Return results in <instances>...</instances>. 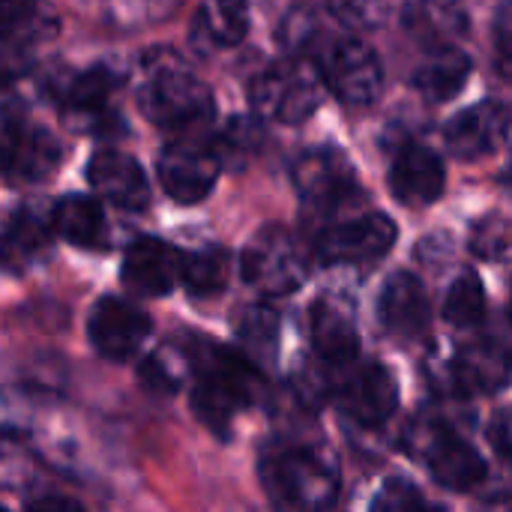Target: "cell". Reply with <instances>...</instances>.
Returning a JSON list of instances; mask_svg holds the SVG:
<instances>
[{
  "instance_id": "obj_1",
  "label": "cell",
  "mask_w": 512,
  "mask_h": 512,
  "mask_svg": "<svg viewBox=\"0 0 512 512\" xmlns=\"http://www.w3.org/2000/svg\"><path fill=\"white\" fill-rule=\"evenodd\" d=\"M135 99L141 114L168 132H192L216 111L210 87L171 48H150L141 54Z\"/></svg>"
},
{
  "instance_id": "obj_2",
  "label": "cell",
  "mask_w": 512,
  "mask_h": 512,
  "mask_svg": "<svg viewBox=\"0 0 512 512\" xmlns=\"http://www.w3.org/2000/svg\"><path fill=\"white\" fill-rule=\"evenodd\" d=\"M189 360L198 372L192 408L210 432L225 435L234 417L261 399L264 378L246 354L210 342H198Z\"/></svg>"
},
{
  "instance_id": "obj_3",
  "label": "cell",
  "mask_w": 512,
  "mask_h": 512,
  "mask_svg": "<svg viewBox=\"0 0 512 512\" xmlns=\"http://www.w3.org/2000/svg\"><path fill=\"white\" fill-rule=\"evenodd\" d=\"M261 480L282 512H327L339 495L333 459L315 447H294L264 459Z\"/></svg>"
},
{
  "instance_id": "obj_4",
  "label": "cell",
  "mask_w": 512,
  "mask_h": 512,
  "mask_svg": "<svg viewBox=\"0 0 512 512\" xmlns=\"http://www.w3.org/2000/svg\"><path fill=\"white\" fill-rule=\"evenodd\" d=\"M321 72L312 57H288L255 75L249 96L264 120L297 126L321 105Z\"/></svg>"
},
{
  "instance_id": "obj_5",
  "label": "cell",
  "mask_w": 512,
  "mask_h": 512,
  "mask_svg": "<svg viewBox=\"0 0 512 512\" xmlns=\"http://www.w3.org/2000/svg\"><path fill=\"white\" fill-rule=\"evenodd\" d=\"M60 159L57 138L33 126L15 96L0 90V174L15 183H39L57 171Z\"/></svg>"
},
{
  "instance_id": "obj_6",
  "label": "cell",
  "mask_w": 512,
  "mask_h": 512,
  "mask_svg": "<svg viewBox=\"0 0 512 512\" xmlns=\"http://www.w3.org/2000/svg\"><path fill=\"white\" fill-rule=\"evenodd\" d=\"M240 273L264 297H288L309 279V258L288 228L267 225L246 243Z\"/></svg>"
},
{
  "instance_id": "obj_7",
  "label": "cell",
  "mask_w": 512,
  "mask_h": 512,
  "mask_svg": "<svg viewBox=\"0 0 512 512\" xmlns=\"http://www.w3.org/2000/svg\"><path fill=\"white\" fill-rule=\"evenodd\" d=\"M321 81L348 105H372L384 90L378 54L357 36L333 33L315 54Z\"/></svg>"
},
{
  "instance_id": "obj_8",
  "label": "cell",
  "mask_w": 512,
  "mask_h": 512,
  "mask_svg": "<svg viewBox=\"0 0 512 512\" xmlns=\"http://www.w3.org/2000/svg\"><path fill=\"white\" fill-rule=\"evenodd\" d=\"M399 228L384 213H363L327 225L318 234L315 252L327 267H372L390 255Z\"/></svg>"
},
{
  "instance_id": "obj_9",
  "label": "cell",
  "mask_w": 512,
  "mask_h": 512,
  "mask_svg": "<svg viewBox=\"0 0 512 512\" xmlns=\"http://www.w3.org/2000/svg\"><path fill=\"white\" fill-rule=\"evenodd\" d=\"M294 186L318 213L342 210L360 198V183L351 162L333 147L303 153L294 165Z\"/></svg>"
},
{
  "instance_id": "obj_10",
  "label": "cell",
  "mask_w": 512,
  "mask_h": 512,
  "mask_svg": "<svg viewBox=\"0 0 512 512\" xmlns=\"http://www.w3.org/2000/svg\"><path fill=\"white\" fill-rule=\"evenodd\" d=\"M150 327V315L123 297H102L87 321L93 348L111 363H129L144 348Z\"/></svg>"
},
{
  "instance_id": "obj_11",
  "label": "cell",
  "mask_w": 512,
  "mask_h": 512,
  "mask_svg": "<svg viewBox=\"0 0 512 512\" xmlns=\"http://www.w3.org/2000/svg\"><path fill=\"white\" fill-rule=\"evenodd\" d=\"M222 171L213 147L177 141L159 156V183L177 204H198L210 195Z\"/></svg>"
},
{
  "instance_id": "obj_12",
  "label": "cell",
  "mask_w": 512,
  "mask_h": 512,
  "mask_svg": "<svg viewBox=\"0 0 512 512\" xmlns=\"http://www.w3.org/2000/svg\"><path fill=\"white\" fill-rule=\"evenodd\" d=\"M423 435L417 438V450L426 456L429 471L435 474V480L453 492H468L477 489L489 468L486 459L462 438H456L444 423L435 426H423Z\"/></svg>"
},
{
  "instance_id": "obj_13",
  "label": "cell",
  "mask_w": 512,
  "mask_h": 512,
  "mask_svg": "<svg viewBox=\"0 0 512 512\" xmlns=\"http://www.w3.org/2000/svg\"><path fill=\"white\" fill-rule=\"evenodd\" d=\"M186 255L165 240L141 237L123 255V285L141 297H165L183 279Z\"/></svg>"
},
{
  "instance_id": "obj_14",
  "label": "cell",
  "mask_w": 512,
  "mask_h": 512,
  "mask_svg": "<svg viewBox=\"0 0 512 512\" xmlns=\"http://www.w3.org/2000/svg\"><path fill=\"white\" fill-rule=\"evenodd\" d=\"M312 348L324 369H345L357 360L360 333L354 306L345 297H321L312 306Z\"/></svg>"
},
{
  "instance_id": "obj_15",
  "label": "cell",
  "mask_w": 512,
  "mask_h": 512,
  "mask_svg": "<svg viewBox=\"0 0 512 512\" xmlns=\"http://www.w3.org/2000/svg\"><path fill=\"white\" fill-rule=\"evenodd\" d=\"M512 129V111L504 102H477L465 111H459L450 123H447V147L459 156V159H483L489 153H495Z\"/></svg>"
},
{
  "instance_id": "obj_16",
  "label": "cell",
  "mask_w": 512,
  "mask_h": 512,
  "mask_svg": "<svg viewBox=\"0 0 512 512\" xmlns=\"http://www.w3.org/2000/svg\"><path fill=\"white\" fill-rule=\"evenodd\" d=\"M87 183L123 210H144L150 204V183L138 159L120 150H99L87 162Z\"/></svg>"
},
{
  "instance_id": "obj_17",
  "label": "cell",
  "mask_w": 512,
  "mask_h": 512,
  "mask_svg": "<svg viewBox=\"0 0 512 512\" xmlns=\"http://www.w3.org/2000/svg\"><path fill=\"white\" fill-rule=\"evenodd\" d=\"M447 171L435 150L423 144H408L393 168H390V189L408 207H429L444 195Z\"/></svg>"
},
{
  "instance_id": "obj_18",
  "label": "cell",
  "mask_w": 512,
  "mask_h": 512,
  "mask_svg": "<svg viewBox=\"0 0 512 512\" xmlns=\"http://www.w3.org/2000/svg\"><path fill=\"white\" fill-rule=\"evenodd\" d=\"M342 405L360 426H384L399 408L396 378L381 366H360L342 387Z\"/></svg>"
},
{
  "instance_id": "obj_19",
  "label": "cell",
  "mask_w": 512,
  "mask_h": 512,
  "mask_svg": "<svg viewBox=\"0 0 512 512\" xmlns=\"http://www.w3.org/2000/svg\"><path fill=\"white\" fill-rule=\"evenodd\" d=\"M378 315L387 333L396 339L414 342L426 336L429 330V300L417 276L411 273H393L381 291Z\"/></svg>"
},
{
  "instance_id": "obj_20",
  "label": "cell",
  "mask_w": 512,
  "mask_h": 512,
  "mask_svg": "<svg viewBox=\"0 0 512 512\" xmlns=\"http://www.w3.org/2000/svg\"><path fill=\"white\" fill-rule=\"evenodd\" d=\"M512 375V357L495 342H474L462 348L450 363V378L465 396L498 393Z\"/></svg>"
},
{
  "instance_id": "obj_21",
  "label": "cell",
  "mask_w": 512,
  "mask_h": 512,
  "mask_svg": "<svg viewBox=\"0 0 512 512\" xmlns=\"http://www.w3.org/2000/svg\"><path fill=\"white\" fill-rule=\"evenodd\" d=\"M114 75L105 66H90L81 72H72L57 87V102L72 123H81L84 129L99 126L108 117L111 93H114Z\"/></svg>"
},
{
  "instance_id": "obj_22",
  "label": "cell",
  "mask_w": 512,
  "mask_h": 512,
  "mask_svg": "<svg viewBox=\"0 0 512 512\" xmlns=\"http://www.w3.org/2000/svg\"><path fill=\"white\" fill-rule=\"evenodd\" d=\"M51 216H36L30 210L12 213L0 222V267L9 273H21L33 267L51 246Z\"/></svg>"
},
{
  "instance_id": "obj_23",
  "label": "cell",
  "mask_w": 512,
  "mask_h": 512,
  "mask_svg": "<svg viewBox=\"0 0 512 512\" xmlns=\"http://www.w3.org/2000/svg\"><path fill=\"white\" fill-rule=\"evenodd\" d=\"M51 231L81 249H99L108 240V219L99 201L87 195H69L51 210Z\"/></svg>"
},
{
  "instance_id": "obj_24",
  "label": "cell",
  "mask_w": 512,
  "mask_h": 512,
  "mask_svg": "<svg viewBox=\"0 0 512 512\" xmlns=\"http://www.w3.org/2000/svg\"><path fill=\"white\" fill-rule=\"evenodd\" d=\"M471 75V57L459 51L456 45L429 48L426 60L414 69V87L429 102H447L453 99Z\"/></svg>"
},
{
  "instance_id": "obj_25",
  "label": "cell",
  "mask_w": 512,
  "mask_h": 512,
  "mask_svg": "<svg viewBox=\"0 0 512 512\" xmlns=\"http://www.w3.org/2000/svg\"><path fill=\"white\" fill-rule=\"evenodd\" d=\"M249 30V12L240 3H207L198 9L195 36L210 45H237Z\"/></svg>"
},
{
  "instance_id": "obj_26",
  "label": "cell",
  "mask_w": 512,
  "mask_h": 512,
  "mask_svg": "<svg viewBox=\"0 0 512 512\" xmlns=\"http://www.w3.org/2000/svg\"><path fill=\"white\" fill-rule=\"evenodd\" d=\"M231 276V258L225 249L213 246V249H201L186 255L183 261V285L195 294V297H213L222 294Z\"/></svg>"
},
{
  "instance_id": "obj_27",
  "label": "cell",
  "mask_w": 512,
  "mask_h": 512,
  "mask_svg": "<svg viewBox=\"0 0 512 512\" xmlns=\"http://www.w3.org/2000/svg\"><path fill=\"white\" fill-rule=\"evenodd\" d=\"M237 336L246 348V357L258 366L261 360H270L276 354V342H279V315L264 306H246L237 324Z\"/></svg>"
},
{
  "instance_id": "obj_28",
  "label": "cell",
  "mask_w": 512,
  "mask_h": 512,
  "mask_svg": "<svg viewBox=\"0 0 512 512\" xmlns=\"http://www.w3.org/2000/svg\"><path fill=\"white\" fill-rule=\"evenodd\" d=\"M465 27H468V18L456 6H411L408 9V30L432 42V48L450 45V39L459 36Z\"/></svg>"
},
{
  "instance_id": "obj_29",
  "label": "cell",
  "mask_w": 512,
  "mask_h": 512,
  "mask_svg": "<svg viewBox=\"0 0 512 512\" xmlns=\"http://www.w3.org/2000/svg\"><path fill=\"white\" fill-rule=\"evenodd\" d=\"M486 315V291H483V282L474 276V273H462L453 288L447 291V300H444V318L453 324V327H474L480 324Z\"/></svg>"
},
{
  "instance_id": "obj_30",
  "label": "cell",
  "mask_w": 512,
  "mask_h": 512,
  "mask_svg": "<svg viewBox=\"0 0 512 512\" xmlns=\"http://www.w3.org/2000/svg\"><path fill=\"white\" fill-rule=\"evenodd\" d=\"M192 372V360L189 351H177V348H159L156 354H150L141 366V381L156 390V393H177L186 378Z\"/></svg>"
},
{
  "instance_id": "obj_31",
  "label": "cell",
  "mask_w": 512,
  "mask_h": 512,
  "mask_svg": "<svg viewBox=\"0 0 512 512\" xmlns=\"http://www.w3.org/2000/svg\"><path fill=\"white\" fill-rule=\"evenodd\" d=\"M264 144V132L255 120L249 117H234L222 135H219V147H213V153L219 156V162H237L243 165L246 159H252Z\"/></svg>"
},
{
  "instance_id": "obj_32",
  "label": "cell",
  "mask_w": 512,
  "mask_h": 512,
  "mask_svg": "<svg viewBox=\"0 0 512 512\" xmlns=\"http://www.w3.org/2000/svg\"><path fill=\"white\" fill-rule=\"evenodd\" d=\"M471 249L474 255L486 261H512V222L492 213L483 216L471 231Z\"/></svg>"
},
{
  "instance_id": "obj_33",
  "label": "cell",
  "mask_w": 512,
  "mask_h": 512,
  "mask_svg": "<svg viewBox=\"0 0 512 512\" xmlns=\"http://www.w3.org/2000/svg\"><path fill=\"white\" fill-rule=\"evenodd\" d=\"M372 512H435V510H432V504L426 501V495H423L414 483H408V480H402V477H393V480H387V483L381 486V492L375 495V501H372Z\"/></svg>"
},
{
  "instance_id": "obj_34",
  "label": "cell",
  "mask_w": 512,
  "mask_h": 512,
  "mask_svg": "<svg viewBox=\"0 0 512 512\" xmlns=\"http://www.w3.org/2000/svg\"><path fill=\"white\" fill-rule=\"evenodd\" d=\"M36 15L33 3H0V39L21 36Z\"/></svg>"
},
{
  "instance_id": "obj_35",
  "label": "cell",
  "mask_w": 512,
  "mask_h": 512,
  "mask_svg": "<svg viewBox=\"0 0 512 512\" xmlns=\"http://www.w3.org/2000/svg\"><path fill=\"white\" fill-rule=\"evenodd\" d=\"M495 45H498L501 72L512 81V3L498 9V18H495Z\"/></svg>"
},
{
  "instance_id": "obj_36",
  "label": "cell",
  "mask_w": 512,
  "mask_h": 512,
  "mask_svg": "<svg viewBox=\"0 0 512 512\" xmlns=\"http://www.w3.org/2000/svg\"><path fill=\"white\" fill-rule=\"evenodd\" d=\"M492 447L504 456V459H512V408L510 411H501L492 423Z\"/></svg>"
},
{
  "instance_id": "obj_37",
  "label": "cell",
  "mask_w": 512,
  "mask_h": 512,
  "mask_svg": "<svg viewBox=\"0 0 512 512\" xmlns=\"http://www.w3.org/2000/svg\"><path fill=\"white\" fill-rule=\"evenodd\" d=\"M27 512H84L75 501H66V498H42L36 504H30Z\"/></svg>"
},
{
  "instance_id": "obj_38",
  "label": "cell",
  "mask_w": 512,
  "mask_h": 512,
  "mask_svg": "<svg viewBox=\"0 0 512 512\" xmlns=\"http://www.w3.org/2000/svg\"><path fill=\"white\" fill-rule=\"evenodd\" d=\"M507 180L512 183V159H510V168H507Z\"/></svg>"
},
{
  "instance_id": "obj_39",
  "label": "cell",
  "mask_w": 512,
  "mask_h": 512,
  "mask_svg": "<svg viewBox=\"0 0 512 512\" xmlns=\"http://www.w3.org/2000/svg\"><path fill=\"white\" fill-rule=\"evenodd\" d=\"M0 512H6V510H0Z\"/></svg>"
}]
</instances>
